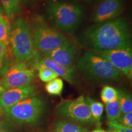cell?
I'll list each match as a JSON object with an SVG mask.
<instances>
[{
	"label": "cell",
	"instance_id": "7",
	"mask_svg": "<svg viewBox=\"0 0 132 132\" xmlns=\"http://www.w3.org/2000/svg\"><path fill=\"white\" fill-rule=\"evenodd\" d=\"M54 114L61 120L87 125L95 123L86 98L82 95L62 101L56 108Z\"/></svg>",
	"mask_w": 132,
	"mask_h": 132
},
{
	"label": "cell",
	"instance_id": "28",
	"mask_svg": "<svg viewBox=\"0 0 132 132\" xmlns=\"http://www.w3.org/2000/svg\"><path fill=\"white\" fill-rule=\"evenodd\" d=\"M3 113H4V109L2 108V106L0 105V119L2 118Z\"/></svg>",
	"mask_w": 132,
	"mask_h": 132
},
{
	"label": "cell",
	"instance_id": "30",
	"mask_svg": "<svg viewBox=\"0 0 132 132\" xmlns=\"http://www.w3.org/2000/svg\"><path fill=\"white\" fill-rule=\"evenodd\" d=\"M0 14H5L4 12V11H3L2 6H1V4H0Z\"/></svg>",
	"mask_w": 132,
	"mask_h": 132
},
{
	"label": "cell",
	"instance_id": "29",
	"mask_svg": "<svg viewBox=\"0 0 132 132\" xmlns=\"http://www.w3.org/2000/svg\"><path fill=\"white\" fill-rule=\"evenodd\" d=\"M91 132H107V131H105V130H104L98 128V129H95L94 130H93V131H91Z\"/></svg>",
	"mask_w": 132,
	"mask_h": 132
},
{
	"label": "cell",
	"instance_id": "27",
	"mask_svg": "<svg viewBox=\"0 0 132 132\" xmlns=\"http://www.w3.org/2000/svg\"><path fill=\"white\" fill-rule=\"evenodd\" d=\"M21 1V3H23L24 4H31L32 3L34 0H20Z\"/></svg>",
	"mask_w": 132,
	"mask_h": 132
},
{
	"label": "cell",
	"instance_id": "3",
	"mask_svg": "<svg viewBox=\"0 0 132 132\" xmlns=\"http://www.w3.org/2000/svg\"><path fill=\"white\" fill-rule=\"evenodd\" d=\"M77 69L86 80L97 82L116 81L122 74L98 53L86 52L77 62Z\"/></svg>",
	"mask_w": 132,
	"mask_h": 132
},
{
	"label": "cell",
	"instance_id": "5",
	"mask_svg": "<svg viewBox=\"0 0 132 132\" xmlns=\"http://www.w3.org/2000/svg\"><path fill=\"white\" fill-rule=\"evenodd\" d=\"M45 103L40 97L34 96L24 99L4 110L6 118L20 125L33 124L40 119L44 113Z\"/></svg>",
	"mask_w": 132,
	"mask_h": 132
},
{
	"label": "cell",
	"instance_id": "10",
	"mask_svg": "<svg viewBox=\"0 0 132 132\" xmlns=\"http://www.w3.org/2000/svg\"><path fill=\"white\" fill-rule=\"evenodd\" d=\"M37 87L34 83L0 91V105L4 110L28 97L36 95Z\"/></svg>",
	"mask_w": 132,
	"mask_h": 132
},
{
	"label": "cell",
	"instance_id": "13",
	"mask_svg": "<svg viewBox=\"0 0 132 132\" xmlns=\"http://www.w3.org/2000/svg\"><path fill=\"white\" fill-rule=\"evenodd\" d=\"M123 0H102L92 14L95 24L114 19L121 14L123 9Z\"/></svg>",
	"mask_w": 132,
	"mask_h": 132
},
{
	"label": "cell",
	"instance_id": "19",
	"mask_svg": "<svg viewBox=\"0 0 132 132\" xmlns=\"http://www.w3.org/2000/svg\"><path fill=\"white\" fill-rule=\"evenodd\" d=\"M105 111L109 122L118 120L122 115L118 99L105 104Z\"/></svg>",
	"mask_w": 132,
	"mask_h": 132
},
{
	"label": "cell",
	"instance_id": "21",
	"mask_svg": "<svg viewBox=\"0 0 132 132\" xmlns=\"http://www.w3.org/2000/svg\"><path fill=\"white\" fill-rule=\"evenodd\" d=\"M64 88V82L61 78H57L48 82L45 89L48 93L53 95H61Z\"/></svg>",
	"mask_w": 132,
	"mask_h": 132
},
{
	"label": "cell",
	"instance_id": "14",
	"mask_svg": "<svg viewBox=\"0 0 132 132\" xmlns=\"http://www.w3.org/2000/svg\"><path fill=\"white\" fill-rule=\"evenodd\" d=\"M54 132H88L87 128L80 123L65 120H59L54 123Z\"/></svg>",
	"mask_w": 132,
	"mask_h": 132
},
{
	"label": "cell",
	"instance_id": "9",
	"mask_svg": "<svg viewBox=\"0 0 132 132\" xmlns=\"http://www.w3.org/2000/svg\"><path fill=\"white\" fill-rule=\"evenodd\" d=\"M95 52L108 61L122 75L131 80L132 78L131 48H117Z\"/></svg>",
	"mask_w": 132,
	"mask_h": 132
},
{
	"label": "cell",
	"instance_id": "6",
	"mask_svg": "<svg viewBox=\"0 0 132 132\" xmlns=\"http://www.w3.org/2000/svg\"><path fill=\"white\" fill-rule=\"evenodd\" d=\"M31 32L34 48L40 52L53 50L67 40L64 34L52 28L40 16L34 20Z\"/></svg>",
	"mask_w": 132,
	"mask_h": 132
},
{
	"label": "cell",
	"instance_id": "16",
	"mask_svg": "<svg viewBox=\"0 0 132 132\" xmlns=\"http://www.w3.org/2000/svg\"><path fill=\"white\" fill-rule=\"evenodd\" d=\"M5 15L12 20L20 12L21 1L20 0H0Z\"/></svg>",
	"mask_w": 132,
	"mask_h": 132
},
{
	"label": "cell",
	"instance_id": "11",
	"mask_svg": "<svg viewBox=\"0 0 132 132\" xmlns=\"http://www.w3.org/2000/svg\"><path fill=\"white\" fill-rule=\"evenodd\" d=\"M44 56L52 59L64 67H73L78 49L73 42L67 39L56 48L43 53Z\"/></svg>",
	"mask_w": 132,
	"mask_h": 132
},
{
	"label": "cell",
	"instance_id": "22",
	"mask_svg": "<svg viewBox=\"0 0 132 132\" xmlns=\"http://www.w3.org/2000/svg\"><path fill=\"white\" fill-rule=\"evenodd\" d=\"M119 92L114 87L110 86H105L100 92V97L104 103H108L118 99Z\"/></svg>",
	"mask_w": 132,
	"mask_h": 132
},
{
	"label": "cell",
	"instance_id": "18",
	"mask_svg": "<svg viewBox=\"0 0 132 132\" xmlns=\"http://www.w3.org/2000/svg\"><path fill=\"white\" fill-rule=\"evenodd\" d=\"M11 26L9 19L5 14H0V42L9 45Z\"/></svg>",
	"mask_w": 132,
	"mask_h": 132
},
{
	"label": "cell",
	"instance_id": "8",
	"mask_svg": "<svg viewBox=\"0 0 132 132\" xmlns=\"http://www.w3.org/2000/svg\"><path fill=\"white\" fill-rule=\"evenodd\" d=\"M35 69L26 62H15L7 69L0 80L1 90L31 83L35 78Z\"/></svg>",
	"mask_w": 132,
	"mask_h": 132
},
{
	"label": "cell",
	"instance_id": "33",
	"mask_svg": "<svg viewBox=\"0 0 132 132\" xmlns=\"http://www.w3.org/2000/svg\"><path fill=\"white\" fill-rule=\"evenodd\" d=\"M111 132H114V131H111Z\"/></svg>",
	"mask_w": 132,
	"mask_h": 132
},
{
	"label": "cell",
	"instance_id": "12",
	"mask_svg": "<svg viewBox=\"0 0 132 132\" xmlns=\"http://www.w3.org/2000/svg\"><path fill=\"white\" fill-rule=\"evenodd\" d=\"M31 61H32V62H29V64L35 70L40 67H48L53 71L54 73L58 77H61V79L65 80L69 83L73 85L77 82L75 67L68 68V67H64L45 56H43L42 57H37V54Z\"/></svg>",
	"mask_w": 132,
	"mask_h": 132
},
{
	"label": "cell",
	"instance_id": "24",
	"mask_svg": "<svg viewBox=\"0 0 132 132\" xmlns=\"http://www.w3.org/2000/svg\"><path fill=\"white\" fill-rule=\"evenodd\" d=\"M0 132H14L12 122L6 117L0 119Z\"/></svg>",
	"mask_w": 132,
	"mask_h": 132
},
{
	"label": "cell",
	"instance_id": "4",
	"mask_svg": "<svg viewBox=\"0 0 132 132\" xmlns=\"http://www.w3.org/2000/svg\"><path fill=\"white\" fill-rule=\"evenodd\" d=\"M9 45L15 62H27L36 55L31 29L25 19L19 18L15 21L11 29Z\"/></svg>",
	"mask_w": 132,
	"mask_h": 132
},
{
	"label": "cell",
	"instance_id": "20",
	"mask_svg": "<svg viewBox=\"0 0 132 132\" xmlns=\"http://www.w3.org/2000/svg\"><path fill=\"white\" fill-rule=\"evenodd\" d=\"M118 101L122 114L132 113V98L131 94L122 90H118Z\"/></svg>",
	"mask_w": 132,
	"mask_h": 132
},
{
	"label": "cell",
	"instance_id": "23",
	"mask_svg": "<svg viewBox=\"0 0 132 132\" xmlns=\"http://www.w3.org/2000/svg\"><path fill=\"white\" fill-rule=\"evenodd\" d=\"M36 70H38V77L43 82H48L58 77L53 71L48 67H40Z\"/></svg>",
	"mask_w": 132,
	"mask_h": 132
},
{
	"label": "cell",
	"instance_id": "1",
	"mask_svg": "<svg viewBox=\"0 0 132 132\" xmlns=\"http://www.w3.org/2000/svg\"><path fill=\"white\" fill-rule=\"evenodd\" d=\"M77 41L94 52L131 48V29L126 19L117 17L89 26L81 32Z\"/></svg>",
	"mask_w": 132,
	"mask_h": 132
},
{
	"label": "cell",
	"instance_id": "2",
	"mask_svg": "<svg viewBox=\"0 0 132 132\" xmlns=\"http://www.w3.org/2000/svg\"><path fill=\"white\" fill-rule=\"evenodd\" d=\"M47 19L59 30L73 32L81 23L84 9L81 5L63 0H50L45 7Z\"/></svg>",
	"mask_w": 132,
	"mask_h": 132
},
{
	"label": "cell",
	"instance_id": "32",
	"mask_svg": "<svg viewBox=\"0 0 132 132\" xmlns=\"http://www.w3.org/2000/svg\"><path fill=\"white\" fill-rule=\"evenodd\" d=\"M84 1H87V0H84Z\"/></svg>",
	"mask_w": 132,
	"mask_h": 132
},
{
	"label": "cell",
	"instance_id": "25",
	"mask_svg": "<svg viewBox=\"0 0 132 132\" xmlns=\"http://www.w3.org/2000/svg\"><path fill=\"white\" fill-rule=\"evenodd\" d=\"M108 127L114 132H132V128L126 127L118 122L117 120L108 122Z\"/></svg>",
	"mask_w": 132,
	"mask_h": 132
},
{
	"label": "cell",
	"instance_id": "15",
	"mask_svg": "<svg viewBox=\"0 0 132 132\" xmlns=\"http://www.w3.org/2000/svg\"><path fill=\"white\" fill-rule=\"evenodd\" d=\"M12 53L10 46L0 42V75H3L12 64Z\"/></svg>",
	"mask_w": 132,
	"mask_h": 132
},
{
	"label": "cell",
	"instance_id": "17",
	"mask_svg": "<svg viewBox=\"0 0 132 132\" xmlns=\"http://www.w3.org/2000/svg\"><path fill=\"white\" fill-rule=\"evenodd\" d=\"M86 100L88 105L92 118L93 119L95 123L98 125L100 123V120L103 114L104 110V105L101 102L96 101L90 97L86 98Z\"/></svg>",
	"mask_w": 132,
	"mask_h": 132
},
{
	"label": "cell",
	"instance_id": "31",
	"mask_svg": "<svg viewBox=\"0 0 132 132\" xmlns=\"http://www.w3.org/2000/svg\"><path fill=\"white\" fill-rule=\"evenodd\" d=\"M1 86H0V91H1Z\"/></svg>",
	"mask_w": 132,
	"mask_h": 132
},
{
	"label": "cell",
	"instance_id": "26",
	"mask_svg": "<svg viewBox=\"0 0 132 132\" xmlns=\"http://www.w3.org/2000/svg\"><path fill=\"white\" fill-rule=\"evenodd\" d=\"M117 121L126 127L132 128V113L122 114Z\"/></svg>",
	"mask_w": 132,
	"mask_h": 132
}]
</instances>
